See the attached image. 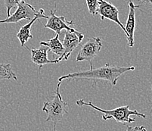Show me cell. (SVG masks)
Masks as SVG:
<instances>
[{"label": "cell", "mask_w": 152, "mask_h": 131, "mask_svg": "<svg viewBox=\"0 0 152 131\" xmlns=\"http://www.w3.org/2000/svg\"><path fill=\"white\" fill-rule=\"evenodd\" d=\"M102 48V42L100 37L88 38L87 42L81 47L77 56L76 61H87L90 63V69L93 68L92 61L99 55Z\"/></svg>", "instance_id": "6"}, {"label": "cell", "mask_w": 152, "mask_h": 131, "mask_svg": "<svg viewBox=\"0 0 152 131\" xmlns=\"http://www.w3.org/2000/svg\"><path fill=\"white\" fill-rule=\"evenodd\" d=\"M76 103L80 107L88 106V107L93 108L95 111L102 113V119L104 121L114 119L117 122L126 124H130V123H133L135 121L134 118H130L131 115H136V116L140 117V118H144V119L146 118L145 114L139 112L136 110H130L129 105L121 106V107H118L112 110H104L98 107V106L95 105L91 102H86L84 101L83 99H79L76 102Z\"/></svg>", "instance_id": "2"}, {"label": "cell", "mask_w": 152, "mask_h": 131, "mask_svg": "<svg viewBox=\"0 0 152 131\" xmlns=\"http://www.w3.org/2000/svg\"><path fill=\"white\" fill-rule=\"evenodd\" d=\"M126 131H147V130H146V128L144 126H139V127L127 126L126 130Z\"/></svg>", "instance_id": "16"}, {"label": "cell", "mask_w": 152, "mask_h": 131, "mask_svg": "<svg viewBox=\"0 0 152 131\" xmlns=\"http://www.w3.org/2000/svg\"><path fill=\"white\" fill-rule=\"evenodd\" d=\"M43 9H39V12H37L33 5L26 2L24 0L18 5L17 10L15 11L13 15H11L9 18L5 20H0V24H12V23H18L21 20H31L43 13Z\"/></svg>", "instance_id": "4"}, {"label": "cell", "mask_w": 152, "mask_h": 131, "mask_svg": "<svg viewBox=\"0 0 152 131\" xmlns=\"http://www.w3.org/2000/svg\"><path fill=\"white\" fill-rule=\"evenodd\" d=\"M86 1L89 13L92 16H95L98 7V0H86Z\"/></svg>", "instance_id": "15"}, {"label": "cell", "mask_w": 152, "mask_h": 131, "mask_svg": "<svg viewBox=\"0 0 152 131\" xmlns=\"http://www.w3.org/2000/svg\"><path fill=\"white\" fill-rule=\"evenodd\" d=\"M49 51V48L44 45H41L39 49H32L31 52V61L39 67V70H41L42 67L45 64H58L59 63L58 59L55 60H49L48 59V52Z\"/></svg>", "instance_id": "10"}, {"label": "cell", "mask_w": 152, "mask_h": 131, "mask_svg": "<svg viewBox=\"0 0 152 131\" xmlns=\"http://www.w3.org/2000/svg\"><path fill=\"white\" fill-rule=\"evenodd\" d=\"M14 79L18 81L17 75L12 71L10 64H1L0 63V80Z\"/></svg>", "instance_id": "13"}, {"label": "cell", "mask_w": 152, "mask_h": 131, "mask_svg": "<svg viewBox=\"0 0 152 131\" xmlns=\"http://www.w3.org/2000/svg\"><path fill=\"white\" fill-rule=\"evenodd\" d=\"M61 84V82L58 83L55 96L53 99L51 101L45 102L42 107V111L46 112L47 114L45 122L52 121L55 124V125L57 124L59 121L63 120L68 114V104L64 101L60 93Z\"/></svg>", "instance_id": "3"}, {"label": "cell", "mask_w": 152, "mask_h": 131, "mask_svg": "<svg viewBox=\"0 0 152 131\" xmlns=\"http://www.w3.org/2000/svg\"><path fill=\"white\" fill-rule=\"evenodd\" d=\"M59 36H60L59 34H56L55 37L46 41V42H44V41L40 42L41 45H44V46L49 48V50L55 55V57H56L55 59H58V58L61 57V56L64 54V52L62 42L59 40Z\"/></svg>", "instance_id": "12"}, {"label": "cell", "mask_w": 152, "mask_h": 131, "mask_svg": "<svg viewBox=\"0 0 152 131\" xmlns=\"http://www.w3.org/2000/svg\"><path fill=\"white\" fill-rule=\"evenodd\" d=\"M139 1L142 4H143L144 2H149V3H150L152 6V0H139ZM151 12H152V10H151Z\"/></svg>", "instance_id": "17"}, {"label": "cell", "mask_w": 152, "mask_h": 131, "mask_svg": "<svg viewBox=\"0 0 152 131\" xmlns=\"http://www.w3.org/2000/svg\"><path fill=\"white\" fill-rule=\"evenodd\" d=\"M135 67H119V66H111L107 63L104 66L98 68L90 69L89 71H80V72L70 73L64 75L58 78V82H61L64 80L84 79L92 80L94 85L99 81H107L111 83L112 86L117 85L118 80L125 73L134 71Z\"/></svg>", "instance_id": "1"}, {"label": "cell", "mask_w": 152, "mask_h": 131, "mask_svg": "<svg viewBox=\"0 0 152 131\" xmlns=\"http://www.w3.org/2000/svg\"><path fill=\"white\" fill-rule=\"evenodd\" d=\"M22 1H23V0H4V3H5V7H6L7 18H9L11 15V10L14 9L15 7L17 6Z\"/></svg>", "instance_id": "14"}, {"label": "cell", "mask_w": 152, "mask_h": 131, "mask_svg": "<svg viewBox=\"0 0 152 131\" xmlns=\"http://www.w3.org/2000/svg\"><path fill=\"white\" fill-rule=\"evenodd\" d=\"M55 13H56V9H52V10L50 11V15L47 19L48 21L45 24V28L50 29V30L55 31L56 34H59V35H60L61 32L63 30L75 33V34H77L79 38L83 41L84 38L83 34L82 33L78 32L77 30L70 27V25L74 24V20L67 21L64 16H57L55 15Z\"/></svg>", "instance_id": "5"}, {"label": "cell", "mask_w": 152, "mask_h": 131, "mask_svg": "<svg viewBox=\"0 0 152 131\" xmlns=\"http://www.w3.org/2000/svg\"><path fill=\"white\" fill-rule=\"evenodd\" d=\"M151 113H152V110H151Z\"/></svg>", "instance_id": "19"}, {"label": "cell", "mask_w": 152, "mask_h": 131, "mask_svg": "<svg viewBox=\"0 0 152 131\" xmlns=\"http://www.w3.org/2000/svg\"><path fill=\"white\" fill-rule=\"evenodd\" d=\"M96 14L100 15L101 20H104L105 18L114 22L118 24L126 34L125 27L124 24L119 20V10L116 6H114L110 2L105 0H98V7L96 9Z\"/></svg>", "instance_id": "7"}, {"label": "cell", "mask_w": 152, "mask_h": 131, "mask_svg": "<svg viewBox=\"0 0 152 131\" xmlns=\"http://www.w3.org/2000/svg\"><path fill=\"white\" fill-rule=\"evenodd\" d=\"M48 18H49V16L45 15V14H44L43 12V13L40 14L39 15H38V16H37L36 18H34L33 20H30V21L29 22V23H27V24H25V25H23V27H21V28L19 30V31L17 34V37L18 38L19 41H20V45H21V46H24L25 44L27 43L30 40L33 39V35L31 34L30 30H31V27L32 25L34 24V22L39 18L48 19Z\"/></svg>", "instance_id": "11"}, {"label": "cell", "mask_w": 152, "mask_h": 131, "mask_svg": "<svg viewBox=\"0 0 152 131\" xmlns=\"http://www.w3.org/2000/svg\"><path fill=\"white\" fill-rule=\"evenodd\" d=\"M52 131H57V130H56V127H55V126H54L53 130H52Z\"/></svg>", "instance_id": "18"}, {"label": "cell", "mask_w": 152, "mask_h": 131, "mask_svg": "<svg viewBox=\"0 0 152 131\" xmlns=\"http://www.w3.org/2000/svg\"><path fill=\"white\" fill-rule=\"evenodd\" d=\"M129 5V14L127 18L125 30L126 37L128 40V46L132 47L135 44L134 41V33L135 29V9L140 7V5H135L132 0H128Z\"/></svg>", "instance_id": "9"}, {"label": "cell", "mask_w": 152, "mask_h": 131, "mask_svg": "<svg viewBox=\"0 0 152 131\" xmlns=\"http://www.w3.org/2000/svg\"><path fill=\"white\" fill-rule=\"evenodd\" d=\"M81 42H82V40L79 38L77 34L66 30L63 42H62L64 52V54L61 56V57L58 59L59 62L62 61L68 60L72 52H74V49L80 44Z\"/></svg>", "instance_id": "8"}]
</instances>
